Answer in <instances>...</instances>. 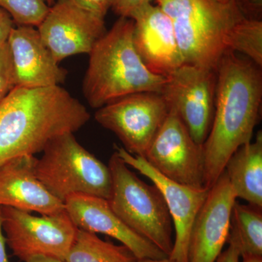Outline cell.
<instances>
[{"instance_id":"7","label":"cell","mask_w":262,"mask_h":262,"mask_svg":"<svg viewBox=\"0 0 262 262\" xmlns=\"http://www.w3.org/2000/svg\"><path fill=\"white\" fill-rule=\"evenodd\" d=\"M0 207L5 241L15 256L24 261L35 256L64 261L78 230L67 212L36 216Z\"/></svg>"},{"instance_id":"31","label":"cell","mask_w":262,"mask_h":262,"mask_svg":"<svg viewBox=\"0 0 262 262\" xmlns=\"http://www.w3.org/2000/svg\"><path fill=\"white\" fill-rule=\"evenodd\" d=\"M136 262H176L170 258H164L161 259H151V258H142V259H137Z\"/></svg>"},{"instance_id":"16","label":"cell","mask_w":262,"mask_h":262,"mask_svg":"<svg viewBox=\"0 0 262 262\" xmlns=\"http://www.w3.org/2000/svg\"><path fill=\"white\" fill-rule=\"evenodd\" d=\"M7 43L11 53L15 87H53L65 82L68 72L60 67L34 27H13Z\"/></svg>"},{"instance_id":"17","label":"cell","mask_w":262,"mask_h":262,"mask_svg":"<svg viewBox=\"0 0 262 262\" xmlns=\"http://www.w3.org/2000/svg\"><path fill=\"white\" fill-rule=\"evenodd\" d=\"M35 157L25 155L0 165V206L52 215L65 211L64 203L36 177Z\"/></svg>"},{"instance_id":"18","label":"cell","mask_w":262,"mask_h":262,"mask_svg":"<svg viewBox=\"0 0 262 262\" xmlns=\"http://www.w3.org/2000/svg\"><path fill=\"white\" fill-rule=\"evenodd\" d=\"M237 198L262 208V134L254 142L239 146L226 164L225 170Z\"/></svg>"},{"instance_id":"32","label":"cell","mask_w":262,"mask_h":262,"mask_svg":"<svg viewBox=\"0 0 262 262\" xmlns=\"http://www.w3.org/2000/svg\"><path fill=\"white\" fill-rule=\"evenodd\" d=\"M242 262H262L261 256H243Z\"/></svg>"},{"instance_id":"11","label":"cell","mask_w":262,"mask_h":262,"mask_svg":"<svg viewBox=\"0 0 262 262\" xmlns=\"http://www.w3.org/2000/svg\"><path fill=\"white\" fill-rule=\"evenodd\" d=\"M37 30L58 63L74 55L89 54L106 32L104 18L70 0L55 2Z\"/></svg>"},{"instance_id":"34","label":"cell","mask_w":262,"mask_h":262,"mask_svg":"<svg viewBox=\"0 0 262 262\" xmlns=\"http://www.w3.org/2000/svg\"><path fill=\"white\" fill-rule=\"evenodd\" d=\"M215 1L221 3H229V2L233 1V0H215Z\"/></svg>"},{"instance_id":"12","label":"cell","mask_w":262,"mask_h":262,"mask_svg":"<svg viewBox=\"0 0 262 262\" xmlns=\"http://www.w3.org/2000/svg\"><path fill=\"white\" fill-rule=\"evenodd\" d=\"M115 151L127 166L136 169L153 182L163 194L175 228V239L169 258L176 262H188V248L193 222L206 201L210 189H198L179 184L164 177L143 157L115 146Z\"/></svg>"},{"instance_id":"24","label":"cell","mask_w":262,"mask_h":262,"mask_svg":"<svg viewBox=\"0 0 262 262\" xmlns=\"http://www.w3.org/2000/svg\"><path fill=\"white\" fill-rule=\"evenodd\" d=\"M151 0H113L111 8L119 16L129 18L134 11L144 5L151 3Z\"/></svg>"},{"instance_id":"2","label":"cell","mask_w":262,"mask_h":262,"mask_svg":"<svg viewBox=\"0 0 262 262\" xmlns=\"http://www.w3.org/2000/svg\"><path fill=\"white\" fill-rule=\"evenodd\" d=\"M90 118L87 108L60 85L15 87L0 103V165L42 152L52 139L74 134Z\"/></svg>"},{"instance_id":"33","label":"cell","mask_w":262,"mask_h":262,"mask_svg":"<svg viewBox=\"0 0 262 262\" xmlns=\"http://www.w3.org/2000/svg\"><path fill=\"white\" fill-rule=\"evenodd\" d=\"M46 2L49 7H51L55 3V0H46Z\"/></svg>"},{"instance_id":"4","label":"cell","mask_w":262,"mask_h":262,"mask_svg":"<svg viewBox=\"0 0 262 262\" xmlns=\"http://www.w3.org/2000/svg\"><path fill=\"white\" fill-rule=\"evenodd\" d=\"M155 1L173 23L184 64L216 72L221 58L229 51L234 27L245 18L235 1Z\"/></svg>"},{"instance_id":"1","label":"cell","mask_w":262,"mask_h":262,"mask_svg":"<svg viewBox=\"0 0 262 262\" xmlns=\"http://www.w3.org/2000/svg\"><path fill=\"white\" fill-rule=\"evenodd\" d=\"M215 112L205 141V185L211 189L239 146L251 142L259 118L262 70L251 60L227 51L216 70Z\"/></svg>"},{"instance_id":"10","label":"cell","mask_w":262,"mask_h":262,"mask_svg":"<svg viewBox=\"0 0 262 262\" xmlns=\"http://www.w3.org/2000/svg\"><path fill=\"white\" fill-rule=\"evenodd\" d=\"M216 80L215 71L183 64L167 77L160 92L198 144H204L211 129Z\"/></svg>"},{"instance_id":"13","label":"cell","mask_w":262,"mask_h":262,"mask_svg":"<svg viewBox=\"0 0 262 262\" xmlns=\"http://www.w3.org/2000/svg\"><path fill=\"white\" fill-rule=\"evenodd\" d=\"M236 196L224 171L193 222L188 262H215L228 241Z\"/></svg>"},{"instance_id":"15","label":"cell","mask_w":262,"mask_h":262,"mask_svg":"<svg viewBox=\"0 0 262 262\" xmlns=\"http://www.w3.org/2000/svg\"><path fill=\"white\" fill-rule=\"evenodd\" d=\"M65 211L79 229L106 234L126 246L137 259L168 257L152 243L133 231L112 209L108 200L84 194L69 196Z\"/></svg>"},{"instance_id":"5","label":"cell","mask_w":262,"mask_h":262,"mask_svg":"<svg viewBox=\"0 0 262 262\" xmlns=\"http://www.w3.org/2000/svg\"><path fill=\"white\" fill-rule=\"evenodd\" d=\"M36 158V177L48 191L64 202L72 194H84L110 199L112 176L108 165L84 149L73 133L52 139Z\"/></svg>"},{"instance_id":"22","label":"cell","mask_w":262,"mask_h":262,"mask_svg":"<svg viewBox=\"0 0 262 262\" xmlns=\"http://www.w3.org/2000/svg\"><path fill=\"white\" fill-rule=\"evenodd\" d=\"M0 7L17 26L34 27L40 24L50 9L46 0H0Z\"/></svg>"},{"instance_id":"21","label":"cell","mask_w":262,"mask_h":262,"mask_svg":"<svg viewBox=\"0 0 262 262\" xmlns=\"http://www.w3.org/2000/svg\"><path fill=\"white\" fill-rule=\"evenodd\" d=\"M229 51L239 52L262 67V21L245 18L234 27L229 40Z\"/></svg>"},{"instance_id":"30","label":"cell","mask_w":262,"mask_h":262,"mask_svg":"<svg viewBox=\"0 0 262 262\" xmlns=\"http://www.w3.org/2000/svg\"><path fill=\"white\" fill-rule=\"evenodd\" d=\"M25 262H64L57 258L45 256H35L28 258Z\"/></svg>"},{"instance_id":"27","label":"cell","mask_w":262,"mask_h":262,"mask_svg":"<svg viewBox=\"0 0 262 262\" xmlns=\"http://www.w3.org/2000/svg\"><path fill=\"white\" fill-rule=\"evenodd\" d=\"M228 248L221 253L215 262H239L241 257V251L237 241L230 234L229 235Z\"/></svg>"},{"instance_id":"28","label":"cell","mask_w":262,"mask_h":262,"mask_svg":"<svg viewBox=\"0 0 262 262\" xmlns=\"http://www.w3.org/2000/svg\"><path fill=\"white\" fill-rule=\"evenodd\" d=\"M14 25L9 13L0 7V46L7 42Z\"/></svg>"},{"instance_id":"6","label":"cell","mask_w":262,"mask_h":262,"mask_svg":"<svg viewBox=\"0 0 262 262\" xmlns=\"http://www.w3.org/2000/svg\"><path fill=\"white\" fill-rule=\"evenodd\" d=\"M112 192L108 200L117 216L133 231L152 243L167 256L173 249V221L162 193L129 169L114 152L108 162Z\"/></svg>"},{"instance_id":"9","label":"cell","mask_w":262,"mask_h":262,"mask_svg":"<svg viewBox=\"0 0 262 262\" xmlns=\"http://www.w3.org/2000/svg\"><path fill=\"white\" fill-rule=\"evenodd\" d=\"M144 158L173 182L198 189L206 187L204 145L193 139L173 108H170Z\"/></svg>"},{"instance_id":"23","label":"cell","mask_w":262,"mask_h":262,"mask_svg":"<svg viewBox=\"0 0 262 262\" xmlns=\"http://www.w3.org/2000/svg\"><path fill=\"white\" fill-rule=\"evenodd\" d=\"M14 88L11 53L6 42L0 46V103Z\"/></svg>"},{"instance_id":"8","label":"cell","mask_w":262,"mask_h":262,"mask_svg":"<svg viewBox=\"0 0 262 262\" xmlns=\"http://www.w3.org/2000/svg\"><path fill=\"white\" fill-rule=\"evenodd\" d=\"M169 111L159 93H138L98 108L95 120L113 132L127 151L144 158Z\"/></svg>"},{"instance_id":"29","label":"cell","mask_w":262,"mask_h":262,"mask_svg":"<svg viewBox=\"0 0 262 262\" xmlns=\"http://www.w3.org/2000/svg\"><path fill=\"white\" fill-rule=\"evenodd\" d=\"M6 241L3 229L1 207H0V262H10L6 253Z\"/></svg>"},{"instance_id":"3","label":"cell","mask_w":262,"mask_h":262,"mask_svg":"<svg viewBox=\"0 0 262 262\" xmlns=\"http://www.w3.org/2000/svg\"><path fill=\"white\" fill-rule=\"evenodd\" d=\"M134 20L120 17L89 53L82 94L91 107L138 93L161 92L167 77L146 68L134 47Z\"/></svg>"},{"instance_id":"26","label":"cell","mask_w":262,"mask_h":262,"mask_svg":"<svg viewBox=\"0 0 262 262\" xmlns=\"http://www.w3.org/2000/svg\"><path fill=\"white\" fill-rule=\"evenodd\" d=\"M234 1L245 18L249 20L261 21L262 0H234Z\"/></svg>"},{"instance_id":"20","label":"cell","mask_w":262,"mask_h":262,"mask_svg":"<svg viewBox=\"0 0 262 262\" xmlns=\"http://www.w3.org/2000/svg\"><path fill=\"white\" fill-rule=\"evenodd\" d=\"M229 234L237 241L242 257H262L261 208L236 201L232 208Z\"/></svg>"},{"instance_id":"19","label":"cell","mask_w":262,"mask_h":262,"mask_svg":"<svg viewBox=\"0 0 262 262\" xmlns=\"http://www.w3.org/2000/svg\"><path fill=\"white\" fill-rule=\"evenodd\" d=\"M130 250L103 241L93 232L79 229L64 262H136Z\"/></svg>"},{"instance_id":"25","label":"cell","mask_w":262,"mask_h":262,"mask_svg":"<svg viewBox=\"0 0 262 262\" xmlns=\"http://www.w3.org/2000/svg\"><path fill=\"white\" fill-rule=\"evenodd\" d=\"M77 6L104 18L113 0H70Z\"/></svg>"},{"instance_id":"14","label":"cell","mask_w":262,"mask_h":262,"mask_svg":"<svg viewBox=\"0 0 262 262\" xmlns=\"http://www.w3.org/2000/svg\"><path fill=\"white\" fill-rule=\"evenodd\" d=\"M129 18L134 21V47L150 72L168 77L184 64L173 23L160 7L149 3Z\"/></svg>"}]
</instances>
